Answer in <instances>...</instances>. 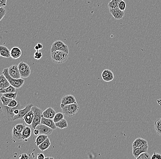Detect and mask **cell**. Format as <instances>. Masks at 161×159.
Masks as SVG:
<instances>
[{
  "label": "cell",
  "mask_w": 161,
  "mask_h": 159,
  "mask_svg": "<svg viewBox=\"0 0 161 159\" xmlns=\"http://www.w3.org/2000/svg\"><path fill=\"white\" fill-rule=\"evenodd\" d=\"M2 74L6 77L9 82L10 85L15 87L16 89H19L23 86V84H24V80L22 79H15L11 77L9 75L8 73V68H5L3 69Z\"/></svg>",
  "instance_id": "cell-4"
},
{
  "label": "cell",
  "mask_w": 161,
  "mask_h": 159,
  "mask_svg": "<svg viewBox=\"0 0 161 159\" xmlns=\"http://www.w3.org/2000/svg\"><path fill=\"white\" fill-rule=\"evenodd\" d=\"M69 57V54L64 51H56L51 52V58L52 62L56 64L65 63Z\"/></svg>",
  "instance_id": "cell-3"
},
{
  "label": "cell",
  "mask_w": 161,
  "mask_h": 159,
  "mask_svg": "<svg viewBox=\"0 0 161 159\" xmlns=\"http://www.w3.org/2000/svg\"><path fill=\"white\" fill-rule=\"evenodd\" d=\"M56 51H64L66 53L69 54V48L67 45L65 44L61 40H56L53 43L51 46V52Z\"/></svg>",
  "instance_id": "cell-6"
},
{
  "label": "cell",
  "mask_w": 161,
  "mask_h": 159,
  "mask_svg": "<svg viewBox=\"0 0 161 159\" xmlns=\"http://www.w3.org/2000/svg\"><path fill=\"white\" fill-rule=\"evenodd\" d=\"M20 110L21 109H15L14 111V114H15V115L18 114L19 113Z\"/></svg>",
  "instance_id": "cell-44"
},
{
  "label": "cell",
  "mask_w": 161,
  "mask_h": 159,
  "mask_svg": "<svg viewBox=\"0 0 161 159\" xmlns=\"http://www.w3.org/2000/svg\"><path fill=\"white\" fill-rule=\"evenodd\" d=\"M1 99V101L2 104H3L4 105L8 106L9 103L10 102V101L13 99H10V98H8L2 96L1 97V99Z\"/></svg>",
  "instance_id": "cell-33"
},
{
  "label": "cell",
  "mask_w": 161,
  "mask_h": 159,
  "mask_svg": "<svg viewBox=\"0 0 161 159\" xmlns=\"http://www.w3.org/2000/svg\"><path fill=\"white\" fill-rule=\"evenodd\" d=\"M1 107L2 110V113L6 119L9 121H13V117L15 115L14 113V111L16 109H22V106L21 105L20 102H18V105L16 107H9L8 106L4 105L3 104H1Z\"/></svg>",
  "instance_id": "cell-2"
},
{
  "label": "cell",
  "mask_w": 161,
  "mask_h": 159,
  "mask_svg": "<svg viewBox=\"0 0 161 159\" xmlns=\"http://www.w3.org/2000/svg\"><path fill=\"white\" fill-rule=\"evenodd\" d=\"M43 56V54L41 52H40L39 51H36L34 54V58L35 59L39 60Z\"/></svg>",
  "instance_id": "cell-37"
},
{
  "label": "cell",
  "mask_w": 161,
  "mask_h": 159,
  "mask_svg": "<svg viewBox=\"0 0 161 159\" xmlns=\"http://www.w3.org/2000/svg\"><path fill=\"white\" fill-rule=\"evenodd\" d=\"M34 134L35 135H38L39 134V131L38 129L35 128L34 131Z\"/></svg>",
  "instance_id": "cell-43"
},
{
  "label": "cell",
  "mask_w": 161,
  "mask_h": 159,
  "mask_svg": "<svg viewBox=\"0 0 161 159\" xmlns=\"http://www.w3.org/2000/svg\"><path fill=\"white\" fill-rule=\"evenodd\" d=\"M154 128L157 134L159 136H161V118H158L155 121Z\"/></svg>",
  "instance_id": "cell-25"
},
{
  "label": "cell",
  "mask_w": 161,
  "mask_h": 159,
  "mask_svg": "<svg viewBox=\"0 0 161 159\" xmlns=\"http://www.w3.org/2000/svg\"><path fill=\"white\" fill-rule=\"evenodd\" d=\"M6 13V10L5 9L4 7L0 8V21L2 20V18L5 16Z\"/></svg>",
  "instance_id": "cell-34"
},
{
  "label": "cell",
  "mask_w": 161,
  "mask_h": 159,
  "mask_svg": "<svg viewBox=\"0 0 161 159\" xmlns=\"http://www.w3.org/2000/svg\"><path fill=\"white\" fill-rule=\"evenodd\" d=\"M64 115L62 113H56L54 117L53 118V121L55 123L58 122L60 120L64 118Z\"/></svg>",
  "instance_id": "cell-30"
},
{
  "label": "cell",
  "mask_w": 161,
  "mask_h": 159,
  "mask_svg": "<svg viewBox=\"0 0 161 159\" xmlns=\"http://www.w3.org/2000/svg\"><path fill=\"white\" fill-rule=\"evenodd\" d=\"M0 102H1V99H0Z\"/></svg>",
  "instance_id": "cell-48"
},
{
  "label": "cell",
  "mask_w": 161,
  "mask_h": 159,
  "mask_svg": "<svg viewBox=\"0 0 161 159\" xmlns=\"http://www.w3.org/2000/svg\"><path fill=\"white\" fill-rule=\"evenodd\" d=\"M38 46V48H39V49L40 50H41L43 48V45H42L40 43H38L37 44Z\"/></svg>",
  "instance_id": "cell-45"
},
{
  "label": "cell",
  "mask_w": 161,
  "mask_h": 159,
  "mask_svg": "<svg viewBox=\"0 0 161 159\" xmlns=\"http://www.w3.org/2000/svg\"><path fill=\"white\" fill-rule=\"evenodd\" d=\"M33 106L34 105L32 104H28V105H27L24 108L20 110L19 113L14 116L13 121L19 120V119H22L23 117H24L32 109Z\"/></svg>",
  "instance_id": "cell-8"
},
{
  "label": "cell",
  "mask_w": 161,
  "mask_h": 159,
  "mask_svg": "<svg viewBox=\"0 0 161 159\" xmlns=\"http://www.w3.org/2000/svg\"><path fill=\"white\" fill-rule=\"evenodd\" d=\"M146 146H148L147 141L142 138H138L134 141L132 147V148H136L142 147Z\"/></svg>",
  "instance_id": "cell-14"
},
{
  "label": "cell",
  "mask_w": 161,
  "mask_h": 159,
  "mask_svg": "<svg viewBox=\"0 0 161 159\" xmlns=\"http://www.w3.org/2000/svg\"><path fill=\"white\" fill-rule=\"evenodd\" d=\"M26 126L25 124L21 123V124H18L17 125H16L15 127L18 130L21 132H22V131L24 129V128Z\"/></svg>",
  "instance_id": "cell-38"
},
{
  "label": "cell",
  "mask_w": 161,
  "mask_h": 159,
  "mask_svg": "<svg viewBox=\"0 0 161 159\" xmlns=\"http://www.w3.org/2000/svg\"><path fill=\"white\" fill-rule=\"evenodd\" d=\"M18 67L20 75L22 77L27 78L31 74V70L28 64L21 62L18 64Z\"/></svg>",
  "instance_id": "cell-7"
},
{
  "label": "cell",
  "mask_w": 161,
  "mask_h": 159,
  "mask_svg": "<svg viewBox=\"0 0 161 159\" xmlns=\"http://www.w3.org/2000/svg\"><path fill=\"white\" fill-rule=\"evenodd\" d=\"M34 117V113L33 110L31 109L28 113L24 117H23L22 120H24L25 122L28 125H31L33 122Z\"/></svg>",
  "instance_id": "cell-19"
},
{
  "label": "cell",
  "mask_w": 161,
  "mask_h": 159,
  "mask_svg": "<svg viewBox=\"0 0 161 159\" xmlns=\"http://www.w3.org/2000/svg\"><path fill=\"white\" fill-rule=\"evenodd\" d=\"M17 89L15 88V87L10 85L9 87H7L6 88L2 90H0V94L10 93H15L17 92L16 90Z\"/></svg>",
  "instance_id": "cell-29"
},
{
  "label": "cell",
  "mask_w": 161,
  "mask_h": 159,
  "mask_svg": "<svg viewBox=\"0 0 161 159\" xmlns=\"http://www.w3.org/2000/svg\"><path fill=\"white\" fill-rule=\"evenodd\" d=\"M42 124H45V125L48 126L49 127L52 128V129H56V127L55 125V122L53 121V119H49L47 118L44 117H43V115L42 116L41 120V123Z\"/></svg>",
  "instance_id": "cell-17"
},
{
  "label": "cell",
  "mask_w": 161,
  "mask_h": 159,
  "mask_svg": "<svg viewBox=\"0 0 161 159\" xmlns=\"http://www.w3.org/2000/svg\"><path fill=\"white\" fill-rule=\"evenodd\" d=\"M36 128L39 130V134L46 135L48 136L51 134L53 131L52 128L49 127L48 126L42 123L38 124L37 126L36 127Z\"/></svg>",
  "instance_id": "cell-10"
},
{
  "label": "cell",
  "mask_w": 161,
  "mask_h": 159,
  "mask_svg": "<svg viewBox=\"0 0 161 159\" xmlns=\"http://www.w3.org/2000/svg\"><path fill=\"white\" fill-rule=\"evenodd\" d=\"M8 68L9 74L11 77L15 79H19L21 77L19 72L18 65H13Z\"/></svg>",
  "instance_id": "cell-9"
},
{
  "label": "cell",
  "mask_w": 161,
  "mask_h": 159,
  "mask_svg": "<svg viewBox=\"0 0 161 159\" xmlns=\"http://www.w3.org/2000/svg\"><path fill=\"white\" fill-rule=\"evenodd\" d=\"M0 56H1V54H0Z\"/></svg>",
  "instance_id": "cell-49"
},
{
  "label": "cell",
  "mask_w": 161,
  "mask_h": 159,
  "mask_svg": "<svg viewBox=\"0 0 161 159\" xmlns=\"http://www.w3.org/2000/svg\"><path fill=\"white\" fill-rule=\"evenodd\" d=\"M126 3L125 1H124L123 0H122L119 3V8L122 11H125V8H126Z\"/></svg>",
  "instance_id": "cell-35"
},
{
  "label": "cell",
  "mask_w": 161,
  "mask_h": 159,
  "mask_svg": "<svg viewBox=\"0 0 161 159\" xmlns=\"http://www.w3.org/2000/svg\"><path fill=\"white\" fill-rule=\"evenodd\" d=\"M55 123L56 127H58L61 129L67 128L68 127V122H67L66 120L64 118L60 120L58 122H56Z\"/></svg>",
  "instance_id": "cell-26"
},
{
  "label": "cell",
  "mask_w": 161,
  "mask_h": 159,
  "mask_svg": "<svg viewBox=\"0 0 161 159\" xmlns=\"http://www.w3.org/2000/svg\"><path fill=\"white\" fill-rule=\"evenodd\" d=\"M34 49H35V50H36V51H39V50H40V49H39V48H38V46L37 45H36V46H35V47H34Z\"/></svg>",
  "instance_id": "cell-46"
},
{
  "label": "cell",
  "mask_w": 161,
  "mask_h": 159,
  "mask_svg": "<svg viewBox=\"0 0 161 159\" xmlns=\"http://www.w3.org/2000/svg\"><path fill=\"white\" fill-rule=\"evenodd\" d=\"M3 96L6 97L10 98V99H16L17 97L18 93L16 92L15 93H10L3 94Z\"/></svg>",
  "instance_id": "cell-32"
},
{
  "label": "cell",
  "mask_w": 161,
  "mask_h": 159,
  "mask_svg": "<svg viewBox=\"0 0 161 159\" xmlns=\"http://www.w3.org/2000/svg\"><path fill=\"white\" fill-rule=\"evenodd\" d=\"M60 107L62 109L63 113L67 117H70L76 115L79 110V106L77 103L68 104L66 105L60 104Z\"/></svg>",
  "instance_id": "cell-1"
},
{
  "label": "cell",
  "mask_w": 161,
  "mask_h": 159,
  "mask_svg": "<svg viewBox=\"0 0 161 159\" xmlns=\"http://www.w3.org/2000/svg\"><path fill=\"white\" fill-rule=\"evenodd\" d=\"M76 103V101L75 98L71 94L63 96L61 100V104L64 105Z\"/></svg>",
  "instance_id": "cell-13"
},
{
  "label": "cell",
  "mask_w": 161,
  "mask_h": 159,
  "mask_svg": "<svg viewBox=\"0 0 161 159\" xmlns=\"http://www.w3.org/2000/svg\"><path fill=\"white\" fill-rule=\"evenodd\" d=\"M19 158L20 159H29V157L27 154L23 153L19 155Z\"/></svg>",
  "instance_id": "cell-40"
},
{
  "label": "cell",
  "mask_w": 161,
  "mask_h": 159,
  "mask_svg": "<svg viewBox=\"0 0 161 159\" xmlns=\"http://www.w3.org/2000/svg\"><path fill=\"white\" fill-rule=\"evenodd\" d=\"M18 104V102L15 99H12L8 105V106L9 107H14L17 106Z\"/></svg>",
  "instance_id": "cell-36"
},
{
  "label": "cell",
  "mask_w": 161,
  "mask_h": 159,
  "mask_svg": "<svg viewBox=\"0 0 161 159\" xmlns=\"http://www.w3.org/2000/svg\"><path fill=\"white\" fill-rule=\"evenodd\" d=\"M46 157L44 154L43 153H38L37 154V158L38 159H44Z\"/></svg>",
  "instance_id": "cell-42"
},
{
  "label": "cell",
  "mask_w": 161,
  "mask_h": 159,
  "mask_svg": "<svg viewBox=\"0 0 161 159\" xmlns=\"http://www.w3.org/2000/svg\"><path fill=\"white\" fill-rule=\"evenodd\" d=\"M12 138L14 142H22L24 141L22 139V132L18 130L15 127H13L12 131Z\"/></svg>",
  "instance_id": "cell-15"
},
{
  "label": "cell",
  "mask_w": 161,
  "mask_h": 159,
  "mask_svg": "<svg viewBox=\"0 0 161 159\" xmlns=\"http://www.w3.org/2000/svg\"><path fill=\"white\" fill-rule=\"evenodd\" d=\"M152 159H161V155L155 152L152 155Z\"/></svg>",
  "instance_id": "cell-39"
},
{
  "label": "cell",
  "mask_w": 161,
  "mask_h": 159,
  "mask_svg": "<svg viewBox=\"0 0 161 159\" xmlns=\"http://www.w3.org/2000/svg\"><path fill=\"white\" fill-rule=\"evenodd\" d=\"M48 138V135L39 134L38 137L36 138V140H35V143L36 145L38 146L39 144L42 143L43 142L46 140Z\"/></svg>",
  "instance_id": "cell-27"
},
{
  "label": "cell",
  "mask_w": 161,
  "mask_h": 159,
  "mask_svg": "<svg viewBox=\"0 0 161 159\" xmlns=\"http://www.w3.org/2000/svg\"><path fill=\"white\" fill-rule=\"evenodd\" d=\"M122 0H111L108 3V6L109 9H115L119 8V5L120 2Z\"/></svg>",
  "instance_id": "cell-28"
},
{
  "label": "cell",
  "mask_w": 161,
  "mask_h": 159,
  "mask_svg": "<svg viewBox=\"0 0 161 159\" xmlns=\"http://www.w3.org/2000/svg\"><path fill=\"white\" fill-rule=\"evenodd\" d=\"M10 85L9 82L3 74L0 75V90H2Z\"/></svg>",
  "instance_id": "cell-21"
},
{
  "label": "cell",
  "mask_w": 161,
  "mask_h": 159,
  "mask_svg": "<svg viewBox=\"0 0 161 159\" xmlns=\"http://www.w3.org/2000/svg\"><path fill=\"white\" fill-rule=\"evenodd\" d=\"M109 12L115 19L120 20L124 17L125 11H122L119 8L115 9H109Z\"/></svg>",
  "instance_id": "cell-11"
},
{
  "label": "cell",
  "mask_w": 161,
  "mask_h": 159,
  "mask_svg": "<svg viewBox=\"0 0 161 159\" xmlns=\"http://www.w3.org/2000/svg\"><path fill=\"white\" fill-rule=\"evenodd\" d=\"M45 159H54V158H53V157H46V158H45Z\"/></svg>",
  "instance_id": "cell-47"
},
{
  "label": "cell",
  "mask_w": 161,
  "mask_h": 159,
  "mask_svg": "<svg viewBox=\"0 0 161 159\" xmlns=\"http://www.w3.org/2000/svg\"><path fill=\"white\" fill-rule=\"evenodd\" d=\"M31 133L32 131L31 128L29 127L26 126L22 132V139L24 141H27V139L31 136Z\"/></svg>",
  "instance_id": "cell-23"
},
{
  "label": "cell",
  "mask_w": 161,
  "mask_h": 159,
  "mask_svg": "<svg viewBox=\"0 0 161 159\" xmlns=\"http://www.w3.org/2000/svg\"><path fill=\"white\" fill-rule=\"evenodd\" d=\"M7 0H0V8L6 6Z\"/></svg>",
  "instance_id": "cell-41"
},
{
  "label": "cell",
  "mask_w": 161,
  "mask_h": 159,
  "mask_svg": "<svg viewBox=\"0 0 161 159\" xmlns=\"http://www.w3.org/2000/svg\"><path fill=\"white\" fill-rule=\"evenodd\" d=\"M56 112L52 107H49L43 112V117H44L53 119L54 117Z\"/></svg>",
  "instance_id": "cell-18"
},
{
  "label": "cell",
  "mask_w": 161,
  "mask_h": 159,
  "mask_svg": "<svg viewBox=\"0 0 161 159\" xmlns=\"http://www.w3.org/2000/svg\"><path fill=\"white\" fill-rule=\"evenodd\" d=\"M32 109L33 110L34 114V117L33 122L31 124V126L34 129L36 128L38 124L41 123L42 116L43 110L40 108L36 106H33Z\"/></svg>",
  "instance_id": "cell-5"
},
{
  "label": "cell",
  "mask_w": 161,
  "mask_h": 159,
  "mask_svg": "<svg viewBox=\"0 0 161 159\" xmlns=\"http://www.w3.org/2000/svg\"><path fill=\"white\" fill-rule=\"evenodd\" d=\"M102 79L105 82H109L114 79V75L111 71L108 69H105L103 71L101 74Z\"/></svg>",
  "instance_id": "cell-12"
},
{
  "label": "cell",
  "mask_w": 161,
  "mask_h": 159,
  "mask_svg": "<svg viewBox=\"0 0 161 159\" xmlns=\"http://www.w3.org/2000/svg\"><path fill=\"white\" fill-rule=\"evenodd\" d=\"M148 148V146L133 148V155L134 157L136 159L141 153H142L143 152H147Z\"/></svg>",
  "instance_id": "cell-20"
},
{
  "label": "cell",
  "mask_w": 161,
  "mask_h": 159,
  "mask_svg": "<svg viewBox=\"0 0 161 159\" xmlns=\"http://www.w3.org/2000/svg\"><path fill=\"white\" fill-rule=\"evenodd\" d=\"M152 159V157L150 156V155L147 153V152H143L141 153L139 156L136 159Z\"/></svg>",
  "instance_id": "cell-31"
},
{
  "label": "cell",
  "mask_w": 161,
  "mask_h": 159,
  "mask_svg": "<svg viewBox=\"0 0 161 159\" xmlns=\"http://www.w3.org/2000/svg\"><path fill=\"white\" fill-rule=\"evenodd\" d=\"M51 145V142L50 141L49 138H47L46 140L43 141L42 143L39 144L38 146L39 150L42 151H44L46 150H47L50 146Z\"/></svg>",
  "instance_id": "cell-24"
},
{
  "label": "cell",
  "mask_w": 161,
  "mask_h": 159,
  "mask_svg": "<svg viewBox=\"0 0 161 159\" xmlns=\"http://www.w3.org/2000/svg\"><path fill=\"white\" fill-rule=\"evenodd\" d=\"M0 54L1 56L8 58L11 57L10 51L6 46H0Z\"/></svg>",
  "instance_id": "cell-22"
},
{
  "label": "cell",
  "mask_w": 161,
  "mask_h": 159,
  "mask_svg": "<svg viewBox=\"0 0 161 159\" xmlns=\"http://www.w3.org/2000/svg\"><path fill=\"white\" fill-rule=\"evenodd\" d=\"M11 57L14 59H17L20 58L22 54L21 49L18 47H14L10 50Z\"/></svg>",
  "instance_id": "cell-16"
}]
</instances>
